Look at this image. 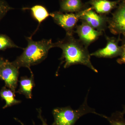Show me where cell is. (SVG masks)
Masks as SVG:
<instances>
[{"instance_id":"1","label":"cell","mask_w":125,"mask_h":125,"mask_svg":"<svg viewBox=\"0 0 125 125\" xmlns=\"http://www.w3.org/2000/svg\"><path fill=\"white\" fill-rule=\"evenodd\" d=\"M56 47L62 50L61 59L64 63V67L67 68L76 64L86 66L96 73L98 71L90 61V55L87 47L73 35H66L63 40L56 42Z\"/></svg>"},{"instance_id":"2","label":"cell","mask_w":125,"mask_h":125,"mask_svg":"<svg viewBox=\"0 0 125 125\" xmlns=\"http://www.w3.org/2000/svg\"><path fill=\"white\" fill-rule=\"evenodd\" d=\"M27 47L22 54L12 62L19 69L25 67L30 70L31 66L44 61L47 58L49 50L56 47V42H52L51 39L34 41L30 37L27 38Z\"/></svg>"},{"instance_id":"3","label":"cell","mask_w":125,"mask_h":125,"mask_svg":"<svg viewBox=\"0 0 125 125\" xmlns=\"http://www.w3.org/2000/svg\"><path fill=\"white\" fill-rule=\"evenodd\" d=\"M87 94L84 102L79 108L73 109L71 107H58L52 111L54 122L52 125H74L80 117L88 113H93L103 117L104 115L98 114L95 109L90 107L87 104Z\"/></svg>"},{"instance_id":"4","label":"cell","mask_w":125,"mask_h":125,"mask_svg":"<svg viewBox=\"0 0 125 125\" xmlns=\"http://www.w3.org/2000/svg\"><path fill=\"white\" fill-rule=\"evenodd\" d=\"M19 69L13 62L6 60L0 67V80L4 81L5 86L15 93L18 85Z\"/></svg>"},{"instance_id":"5","label":"cell","mask_w":125,"mask_h":125,"mask_svg":"<svg viewBox=\"0 0 125 125\" xmlns=\"http://www.w3.org/2000/svg\"><path fill=\"white\" fill-rule=\"evenodd\" d=\"M87 10L76 14H62L58 12L50 14L54 21L66 31V35H73L75 26Z\"/></svg>"},{"instance_id":"6","label":"cell","mask_w":125,"mask_h":125,"mask_svg":"<svg viewBox=\"0 0 125 125\" xmlns=\"http://www.w3.org/2000/svg\"><path fill=\"white\" fill-rule=\"evenodd\" d=\"M106 37L107 40L106 46L90 54V56L106 58H113L121 56L122 48V46H118L119 39L107 36Z\"/></svg>"},{"instance_id":"7","label":"cell","mask_w":125,"mask_h":125,"mask_svg":"<svg viewBox=\"0 0 125 125\" xmlns=\"http://www.w3.org/2000/svg\"><path fill=\"white\" fill-rule=\"evenodd\" d=\"M75 32L78 34L80 41L87 47L103 33L102 31L96 30L83 21L81 24L77 26Z\"/></svg>"},{"instance_id":"8","label":"cell","mask_w":125,"mask_h":125,"mask_svg":"<svg viewBox=\"0 0 125 125\" xmlns=\"http://www.w3.org/2000/svg\"><path fill=\"white\" fill-rule=\"evenodd\" d=\"M108 23L113 33L122 34L125 37V2L120 6Z\"/></svg>"},{"instance_id":"9","label":"cell","mask_w":125,"mask_h":125,"mask_svg":"<svg viewBox=\"0 0 125 125\" xmlns=\"http://www.w3.org/2000/svg\"><path fill=\"white\" fill-rule=\"evenodd\" d=\"M80 20L85 21L93 28L99 31H104L107 27L109 19L98 14L90 9H87L81 18Z\"/></svg>"},{"instance_id":"10","label":"cell","mask_w":125,"mask_h":125,"mask_svg":"<svg viewBox=\"0 0 125 125\" xmlns=\"http://www.w3.org/2000/svg\"><path fill=\"white\" fill-rule=\"evenodd\" d=\"M31 72L30 77L24 76L21 77L19 81V88L17 93L23 94L26 98L31 99L32 97V90L35 86L33 74Z\"/></svg>"},{"instance_id":"11","label":"cell","mask_w":125,"mask_h":125,"mask_svg":"<svg viewBox=\"0 0 125 125\" xmlns=\"http://www.w3.org/2000/svg\"><path fill=\"white\" fill-rule=\"evenodd\" d=\"M118 1H112L107 0H93L90 4L98 13H108L116 6Z\"/></svg>"},{"instance_id":"12","label":"cell","mask_w":125,"mask_h":125,"mask_svg":"<svg viewBox=\"0 0 125 125\" xmlns=\"http://www.w3.org/2000/svg\"><path fill=\"white\" fill-rule=\"evenodd\" d=\"M15 93L12 90L6 86L2 87L0 90V96L6 102L3 108L4 109L20 103L21 101L16 99Z\"/></svg>"},{"instance_id":"13","label":"cell","mask_w":125,"mask_h":125,"mask_svg":"<svg viewBox=\"0 0 125 125\" xmlns=\"http://www.w3.org/2000/svg\"><path fill=\"white\" fill-rule=\"evenodd\" d=\"M61 9L66 12H76L82 7L81 0H63L61 3Z\"/></svg>"},{"instance_id":"14","label":"cell","mask_w":125,"mask_h":125,"mask_svg":"<svg viewBox=\"0 0 125 125\" xmlns=\"http://www.w3.org/2000/svg\"><path fill=\"white\" fill-rule=\"evenodd\" d=\"M30 10L34 18L39 24L50 16V14L49 13L46 9L42 6H34L31 7Z\"/></svg>"},{"instance_id":"15","label":"cell","mask_w":125,"mask_h":125,"mask_svg":"<svg viewBox=\"0 0 125 125\" xmlns=\"http://www.w3.org/2000/svg\"><path fill=\"white\" fill-rule=\"evenodd\" d=\"M125 108L122 112L116 111L112 114L110 117L104 115L103 118H106L109 122L110 125H125Z\"/></svg>"},{"instance_id":"16","label":"cell","mask_w":125,"mask_h":125,"mask_svg":"<svg viewBox=\"0 0 125 125\" xmlns=\"http://www.w3.org/2000/svg\"><path fill=\"white\" fill-rule=\"evenodd\" d=\"M13 48L19 47L16 45L8 36L0 34V51Z\"/></svg>"},{"instance_id":"17","label":"cell","mask_w":125,"mask_h":125,"mask_svg":"<svg viewBox=\"0 0 125 125\" xmlns=\"http://www.w3.org/2000/svg\"><path fill=\"white\" fill-rule=\"evenodd\" d=\"M13 9L5 1L0 0V21L9 10Z\"/></svg>"},{"instance_id":"18","label":"cell","mask_w":125,"mask_h":125,"mask_svg":"<svg viewBox=\"0 0 125 125\" xmlns=\"http://www.w3.org/2000/svg\"><path fill=\"white\" fill-rule=\"evenodd\" d=\"M38 118L41 120L42 122V125H48L47 124L46 120H45V119L43 118V117H42V111H41V109H38ZM15 119L18 122H19L21 124V125H25L20 120L18 119L17 118H15ZM33 125H35V123L33 121Z\"/></svg>"},{"instance_id":"19","label":"cell","mask_w":125,"mask_h":125,"mask_svg":"<svg viewBox=\"0 0 125 125\" xmlns=\"http://www.w3.org/2000/svg\"><path fill=\"white\" fill-rule=\"evenodd\" d=\"M122 51L120 57L117 59V61L120 64H125V41L122 46Z\"/></svg>"},{"instance_id":"20","label":"cell","mask_w":125,"mask_h":125,"mask_svg":"<svg viewBox=\"0 0 125 125\" xmlns=\"http://www.w3.org/2000/svg\"><path fill=\"white\" fill-rule=\"evenodd\" d=\"M6 60H5L2 57H0V67L2 66V65L4 64L6 61Z\"/></svg>"},{"instance_id":"21","label":"cell","mask_w":125,"mask_h":125,"mask_svg":"<svg viewBox=\"0 0 125 125\" xmlns=\"http://www.w3.org/2000/svg\"></svg>"}]
</instances>
